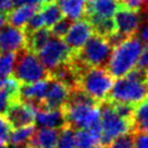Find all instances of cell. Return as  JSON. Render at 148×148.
I'll use <instances>...</instances> for the list:
<instances>
[{"label":"cell","mask_w":148,"mask_h":148,"mask_svg":"<svg viewBox=\"0 0 148 148\" xmlns=\"http://www.w3.org/2000/svg\"><path fill=\"white\" fill-rule=\"evenodd\" d=\"M51 1H53V0H12V5L15 8L29 5V7H37L40 9L44 5L49 3Z\"/></svg>","instance_id":"30"},{"label":"cell","mask_w":148,"mask_h":148,"mask_svg":"<svg viewBox=\"0 0 148 148\" xmlns=\"http://www.w3.org/2000/svg\"><path fill=\"white\" fill-rule=\"evenodd\" d=\"M11 101H13L12 98L9 95L8 90L5 88V86H2V88L0 89V116L5 113Z\"/></svg>","instance_id":"33"},{"label":"cell","mask_w":148,"mask_h":148,"mask_svg":"<svg viewBox=\"0 0 148 148\" xmlns=\"http://www.w3.org/2000/svg\"><path fill=\"white\" fill-rule=\"evenodd\" d=\"M5 147H7V146H5V144L0 139V148H5Z\"/></svg>","instance_id":"43"},{"label":"cell","mask_w":148,"mask_h":148,"mask_svg":"<svg viewBox=\"0 0 148 148\" xmlns=\"http://www.w3.org/2000/svg\"><path fill=\"white\" fill-rule=\"evenodd\" d=\"M92 148H106L105 146H102L101 144H97V145H95V146H92Z\"/></svg>","instance_id":"40"},{"label":"cell","mask_w":148,"mask_h":148,"mask_svg":"<svg viewBox=\"0 0 148 148\" xmlns=\"http://www.w3.org/2000/svg\"><path fill=\"white\" fill-rule=\"evenodd\" d=\"M140 1H142V3L144 5V7H145V8L148 5V0H140Z\"/></svg>","instance_id":"41"},{"label":"cell","mask_w":148,"mask_h":148,"mask_svg":"<svg viewBox=\"0 0 148 148\" xmlns=\"http://www.w3.org/2000/svg\"><path fill=\"white\" fill-rule=\"evenodd\" d=\"M148 97V70L135 66L123 77L116 79L106 100L136 107Z\"/></svg>","instance_id":"1"},{"label":"cell","mask_w":148,"mask_h":148,"mask_svg":"<svg viewBox=\"0 0 148 148\" xmlns=\"http://www.w3.org/2000/svg\"><path fill=\"white\" fill-rule=\"evenodd\" d=\"M114 79L102 66L85 68L79 75V87L97 102L105 101L113 86Z\"/></svg>","instance_id":"4"},{"label":"cell","mask_w":148,"mask_h":148,"mask_svg":"<svg viewBox=\"0 0 148 148\" xmlns=\"http://www.w3.org/2000/svg\"><path fill=\"white\" fill-rule=\"evenodd\" d=\"M21 84H32L49 79V73L39 61L36 53L25 47L14 52L12 74Z\"/></svg>","instance_id":"3"},{"label":"cell","mask_w":148,"mask_h":148,"mask_svg":"<svg viewBox=\"0 0 148 148\" xmlns=\"http://www.w3.org/2000/svg\"><path fill=\"white\" fill-rule=\"evenodd\" d=\"M111 52L112 48L106 37L92 34L81 50L72 52V58L87 68H106Z\"/></svg>","instance_id":"5"},{"label":"cell","mask_w":148,"mask_h":148,"mask_svg":"<svg viewBox=\"0 0 148 148\" xmlns=\"http://www.w3.org/2000/svg\"><path fill=\"white\" fill-rule=\"evenodd\" d=\"M132 134H148V97L134 107Z\"/></svg>","instance_id":"16"},{"label":"cell","mask_w":148,"mask_h":148,"mask_svg":"<svg viewBox=\"0 0 148 148\" xmlns=\"http://www.w3.org/2000/svg\"><path fill=\"white\" fill-rule=\"evenodd\" d=\"M5 77H2V76H0V89L2 88V86H3V83H5Z\"/></svg>","instance_id":"39"},{"label":"cell","mask_w":148,"mask_h":148,"mask_svg":"<svg viewBox=\"0 0 148 148\" xmlns=\"http://www.w3.org/2000/svg\"><path fill=\"white\" fill-rule=\"evenodd\" d=\"M144 11L146 12V20H147V22H148V5L145 8V9H144ZM144 11H143V12H144Z\"/></svg>","instance_id":"42"},{"label":"cell","mask_w":148,"mask_h":148,"mask_svg":"<svg viewBox=\"0 0 148 148\" xmlns=\"http://www.w3.org/2000/svg\"><path fill=\"white\" fill-rule=\"evenodd\" d=\"M55 148H75V130L68 124L59 130Z\"/></svg>","instance_id":"22"},{"label":"cell","mask_w":148,"mask_h":148,"mask_svg":"<svg viewBox=\"0 0 148 148\" xmlns=\"http://www.w3.org/2000/svg\"><path fill=\"white\" fill-rule=\"evenodd\" d=\"M143 12L125 9L121 7L113 15V22L116 25V32L125 37L136 35L138 32Z\"/></svg>","instance_id":"10"},{"label":"cell","mask_w":148,"mask_h":148,"mask_svg":"<svg viewBox=\"0 0 148 148\" xmlns=\"http://www.w3.org/2000/svg\"><path fill=\"white\" fill-rule=\"evenodd\" d=\"M100 122L101 137L99 144H101L106 148L116 138L131 133V122L118 116L109 101L107 100L100 102Z\"/></svg>","instance_id":"6"},{"label":"cell","mask_w":148,"mask_h":148,"mask_svg":"<svg viewBox=\"0 0 148 148\" xmlns=\"http://www.w3.org/2000/svg\"><path fill=\"white\" fill-rule=\"evenodd\" d=\"M39 8L37 7H29V5H24V7H18L16 9L12 10L10 13L7 14V20L9 25L13 26L15 28H22L26 24L29 18L39 11Z\"/></svg>","instance_id":"18"},{"label":"cell","mask_w":148,"mask_h":148,"mask_svg":"<svg viewBox=\"0 0 148 148\" xmlns=\"http://www.w3.org/2000/svg\"><path fill=\"white\" fill-rule=\"evenodd\" d=\"M137 66L148 70V44L144 47L142 56H140V58H139V60H138V63H137Z\"/></svg>","instance_id":"35"},{"label":"cell","mask_w":148,"mask_h":148,"mask_svg":"<svg viewBox=\"0 0 148 148\" xmlns=\"http://www.w3.org/2000/svg\"><path fill=\"white\" fill-rule=\"evenodd\" d=\"M52 38L50 29L42 27L31 34H25V48L27 50L37 53Z\"/></svg>","instance_id":"17"},{"label":"cell","mask_w":148,"mask_h":148,"mask_svg":"<svg viewBox=\"0 0 148 148\" xmlns=\"http://www.w3.org/2000/svg\"><path fill=\"white\" fill-rule=\"evenodd\" d=\"M140 36H142V40H145V42L148 44V26H146V27H144L143 29H142V33H140Z\"/></svg>","instance_id":"38"},{"label":"cell","mask_w":148,"mask_h":148,"mask_svg":"<svg viewBox=\"0 0 148 148\" xmlns=\"http://www.w3.org/2000/svg\"><path fill=\"white\" fill-rule=\"evenodd\" d=\"M65 18L72 21L81 20L84 13L86 0H55Z\"/></svg>","instance_id":"19"},{"label":"cell","mask_w":148,"mask_h":148,"mask_svg":"<svg viewBox=\"0 0 148 148\" xmlns=\"http://www.w3.org/2000/svg\"><path fill=\"white\" fill-rule=\"evenodd\" d=\"M92 29V34H96L102 37H109L113 33H116V25L113 18H105L99 20L90 24Z\"/></svg>","instance_id":"23"},{"label":"cell","mask_w":148,"mask_h":148,"mask_svg":"<svg viewBox=\"0 0 148 148\" xmlns=\"http://www.w3.org/2000/svg\"><path fill=\"white\" fill-rule=\"evenodd\" d=\"M97 144H99V140L88 131L83 129L75 130V148H92Z\"/></svg>","instance_id":"24"},{"label":"cell","mask_w":148,"mask_h":148,"mask_svg":"<svg viewBox=\"0 0 148 148\" xmlns=\"http://www.w3.org/2000/svg\"><path fill=\"white\" fill-rule=\"evenodd\" d=\"M108 101V100H107ZM111 107L113 108V110L116 111L118 116L123 118L124 120L131 122L132 124V120H133V114H134V107L131 105H126V103H120V102H111L109 101Z\"/></svg>","instance_id":"27"},{"label":"cell","mask_w":148,"mask_h":148,"mask_svg":"<svg viewBox=\"0 0 148 148\" xmlns=\"http://www.w3.org/2000/svg\"><path fill=\"white\" fill-rule=\"evenodd\" d=\"M73 22L74 21H72V20H70V18H65V16L63 18H61L59 22H57L53 26H51V27L49 28L52 37L58 38V39L64 38V36L66 35V33L69 32L70 27H71V25L73 24Z\"/></svg>","instance_id":"25"},{"label":"cell","mask_w":148,"mask_h":148,"mask_svg":"<svg viewBox=\"0 0 148 148\" xmlns=\"http://www.w3.org/2000/svg\"><path fill=\"white\" fill-rule=\"evenodd\" d=\"M119 2H120L121 7H123L125 9L133 10V11H137V12H143L145 9L140 0H119Z\"/></svg>","instance_id":"32"},{"label":"cell","mask_w":148,"mask_h":148,"mask_svg":"<svg viewBox=\"0 0 148 148\" xmlns=\"http://www.w3.org/2000/svg\"><path fill=\"white\" fill-rule=\"evenodd\" d=\"M144 49L143 40L134 36L127 37L112 49L106 70L113 79H120L137 66Z\"/></svg>","instance_id":"2"},{"label":"cell","mask_w":148,"mask_h":148,"mask_svg":"<svg viewBox=\"0 0 148 148\" xmlns=\"http://www.w3.org/2000/svg\"><path fill=\"white\" fill-rule=\"evenodd\" d=\"M18 148H31V147H28V146H26V145H25V146H22V147H18Z\"/></svg>","instance_id":"44"},{"label":"cell","mask_w":148,"mask_h":148,"mask_svg":"<svg viewBox=\"0 0 148 148\" xmlns=\"http://www.w3.org/2000/svg\"><path fill=\"white\" fill-rule=\"evenodd\" d=\"M92 29L90 24L84 18H82V20L74 21L70 27L69 32L64 36L63 42L72 52H76L83 48L84 45L92 37Z\"/></svg>","instance_id":"11"},{"label":"cell","mask_w":148,"mask_h":148,"mask_svg":"<svg viewBox=\"0 0 148 148\" xmlns=\"http://www.w3.org/2000/svg\"><path fill=\"white\" fill-rule=\"evenodd\" d=\"M107 148H135L134 134L129 133V134L122 135L114 139Z\"/></svg>","instance_id":"29"},{"label":"cell","mask_w":148,"mask_h":148,"mask_svg":"<svg viewBox=\"0 0 148 148\" xmlns=\"http://www.w3.org/2000/svg\"><path fill=\"white\" fill-rule=\"evenodd\" d=\"M35 130H36L35 125H29V126H25V127L11 131L9 137H8V140H7V147L18 148L25 146L29 142Z\"/></svg>","instance_id":"20"},{"label":"cell","mask_w":148,"mask_h":148,"mask_svg":"<svg viewBox=\"0 0 148 148\" xmlns=\"http://www.w3.org/2000/svg\"><path fill=\"white\" fill-rule=\"evenodd\" d=\"M59 135V130L42 129L35 130L26 146L31 148H55Z\"/></svg>","instance_id":"15"},{"label":"cell","mask_w":148,"mask_h":148,"mask_svg":"<svg viewBox=\"0 0 148 148\" xmlns=\"http://www.w3.org/2000/svg\"><path fill=\"white\" fill-rule=\"evenodd\" d=\"M25 46V34L23 29L5 25L0 29V51L16 52Z\"/></svg>","instance_id":"13"},{"label":"cell","mask_w":148,"mask_h":148,"mask_svg":"<svg viewBox=\"0 0 148 148\" xmlns=\"http://www.w3.org/2000/svg\"><path fill=\"white\" fill-rule=\"evenodd\" d=\"M39 12H40L42 18H44L45 27L47 28H50L57 22H59L61 18H64L62 11L60 10L59 5H58V3L56 2L55 0L42 5L40 10H39Z\"/></svg>","instance_id":"21"},{"label":"cell","mask_w":148,"mask_h":148,"mask_svg":"<svg viewBox=\"0 0 148 148\" xmlns=\"http://www.w3.org/2000/svg\"><path fill=\"white\" fill-rule=\"evenodd\" d=\"M35 123L42 129H62L66 122L62 109L57 110H38L35 114Z\"/></svg>","instance_id":"14"},{"label":"cell","mask_w":148,"mask_h":148,"mask_svg":"<svg viewBox=\"0 0 148 148\" xmlns=\"http://www.w3.org/2000/svg\"><path fill=\"white\" fill-rule=\"evenodd\" d=\"M8 23V20H7V14L1 13L0 12V29L2 27H5V25Z\"/></svg>","instance_id":"37"},{"label":"cell","mask_w":148,"mask_h":148,"mask_svg":"<svg viewBox=\"0 0 148 148\" xmlns=\"http://www.w3.org/2000/svg\"><path fill=\"white\" fill-rule=\"evenodd\" d=\"M119 8V0H86L83 13L84 20L92 24L99 20L112 18Z\"/></svg>","instance_id":"9"},{"label":"cell","mask_w":148,"mask_h":148,"mask_svg":"<svg viewBox=\"0 0 148 148\" xmlns=\"http://www.w3.org/2000/svg\"><path fill=\"white\" fill-rule=\"evenodd\" d=\"M14 52H2L0 55V76L8 77L12 74Z\"/></svg>","instance_id":"26"},{"label":"cell","mask_w":148,"mask_h":148,"mask_svg":"<svg viewBox=\"0 0 148 148\" xmlns=\"http://www.w3.org/2000/svg\"><path fill=\"white\" fill-rule=\"evenodd\" d=\"M11 131H12V129L10 126L9 122L7 121L3 114H1L0 116V139L5 144V146H7V140H8V137H9Z\"/></svg>","instance_id":"31"},{"label":"cell","mask_w":148,"mask_h":148,"mask_svg":"<svg viewBox=\"0 0 148 148\" xmlns=\"http://www.w3.org/2000/svg\"><path fill=\"white\" fill-rule=\"evenodd\" d=\"M37 111L29 105L20 100H13L9 103L5 114L11 129H21L35 123V114Z\"/></svg>","instance_id":"8"},{"label":"cell","mask_w":148,"mask_h":148,"mask_svg":"<svg viewBox=\"0 0 148 148\" xmlns=\"http://www.w3.org/2000/svg\"><path fill=\"white\" fill-rule=\"evenodd\" d=\"M13 10L12 0H0V12L8 14Z\"/></svg>","instance_id":"36"},{"label":"cell","mask_w":148,"mask_h":148,"mask_svg":"<svg viewBox=\"0 0 148 148\" xmlns=\"http://www.w3.org/2000/svg\"><path fill=\"white\" fill-rule=\"evenodd\" d=\"M44 26H45L44 18H42L40 12L38 11L33 16L29 18V20L26 22V24L24 25V27L22 29H23L24 34H31V33L35 32V31L44 27Z\"/></svg>","instance_id":"28"},{"label":"cell","mask_w":148,"mask_h":148,"mask_svg":"<svg viewBox=\"0 0 148 148\" xmlns=\"http://www.w3.org/2000/svg\"><path fill=\"white\" fill-rule=\"evenodd\" d=\"M70 92V88L66 87L64 84L50 79L46 95L42 101L40 110L62 109L65 102L68 101Z\"/></svg>","instance_id":"12"},{"label":"cell","mask_w":148,"mask_h":148,"mask_svg":"<svg viewBox=\"0 0 148 148\" xmlns=\"http://www.w3.org/2000/svg\"><path fill=\"white\" fill-rule=\"evenodd\" d=\"M135 148H148V134H134Z\"/></svg>","instance_id":"34"},{"label":"cell","mask_w":148,"mask_h":148,"mask_svg":"<svg viewBox=\"0 0 148 148\" xmlns=\"http://www.w3.org/2000/svg\"><path fill=\"white\" fill-rule=\"evenodd\" d=\"M36 55L42 64L49 73L58 65L68 62L71 58L72 51L65 45L63 39L52 37Z\"/></svg>","instance_id":"7"}]
</instances>
